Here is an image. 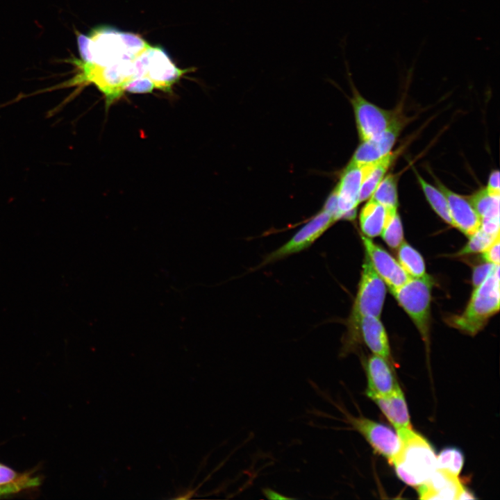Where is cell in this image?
I'll return each mask as SVG.
<instances>
[{
	"mask_svg": "<svg viewBox=\"0 0 500 500\" xmlns=\"http://www.w3.org/2000/svg\"><path fill=\"white\" fill-rule=\"evenodd\" d=\"M69 62L78 69V73L59 88L92 83L104 94L107 108L123 95L125 86L131 81L146 77L145 69L137 57L105 67L76 58Z\"/></svg>",
	"mask_w": 500,
	"mask_h": 500,
	"instance_id": "6da1fadb",
	"label": "cell"
},
{
	"mask_svg": "<svg viewBox=\"0 0 500 500\" xmlns=\"http://www.w3.org/2000/svg\"><path fill=\"white\" fill-rule=\"evenodd\" d=\"M396 430L400 448L390 464L403 482L417 487L426 482L437 469L434 449L426 438L412 428Z\"/></svg>",
	"mask_w": 500,
	"mask_h": 500,
	"instance_id": "7a4b0ae2",
	"label": "cell"
},
{
	"mask_svg": "<svg viewBox=\"0 0 500 500\" xmlns=\"http://www.w3.org/2000/svg\"><path fill=\"white\" fill-rule=\"evenodd\" d=\"M499 301V265H496L487 278L474 288L465 309L460 315L447 317L446 322L464 333L474 335L498 312Z\"/></svg>",
	"mask_w": 500,
	"mask_h": 500,
	"instance_id": "3957f363",
	"label": "cell"
},
{
	"mask_svg": "<svg viewBox=\"0 0 500 500\" xmlns=\"http://www.w3.org/2000/svg\"><path fill=\"white\" fill-rule=\"evenodd\" d=\"M77 44L81 60L99 67L136 58L141 52L132 49L128 33L101 27L88 35L78 34Z\"/></svg>",
	"mask_w": 500,
	"mask_h": 500,
	"instance_id": "277c9868",
	"label": "cell"
},
{
	"mask_svg": "<svg viewBox=\"0 0 500 500\" xmlns=\"http://www.w3.org/2000/svg\"><path fill=\"white\" fill-rule=\"evenodd\" d=\"M433 278L426 274L410 278L390 292L415 324L426 344L429 342L431 291Z\"/></svg>",
	"mask_w": 500,
	"mask_h": 500,
	"instance_id": "5b68a950",
	"label": "cell"
},
{
	"mask_svg": "<svg viewBox=\"0 0 500 500\" xmlns=\"http://www.w3.org/2000/svg\"><path fill=\"white\" fill-rule=\"evenodd\" d=\"M385 294L386 285L375 272L365 254L358 289L350 316L351 332L362 317L372 315L380 318Z\"/></svg>",
	"mask_w": 500,
	"mask_h": 500,
	"instance_id": "8992f818",
	"label": "cell"
},
{
	"mask_svg": "<svg viewBox=\"0 0 500 500\" xmlns=\"http://www.w3.org/2000/svg\"><path fill=\"white\" fill-rule=\"evenodd\" d=\"M344 61L353 92L351 102L358 135L361 141L367 140L388 129L398 118L394 112L383 109L361 96L351 81L348 62Z\"/></svg>",
	"mask_w": 500,
	"mask_h": 500,
	"instance_id": "52a82bcc",
	"label": "cell"
},
{
	"mask_svg": "<svg viewBox=\"0 0 500 500\" xmlns=\"http://www.w3.org/2000/svg\"><path fill=\"white\" fill-rule=\"evenodd\" d=\"M372 165V163L359 165L350 161L342 172L338 185L335 188L338 198L339 219H355L356 208L360 203L362 183Z\"/></svg>",
	"mask_w": 500,
	"mask_h": 500,
	"instance_id": "ba28073f",
	"label": "cell"
},
{
	"mask_svg": "<svg viewBox=\"0 0 500 500\" xmlns=\"http://www.w3.org/2000/svg\"><path fill=\"white\" fill-rule=\"evenodd\" d=\"M335 222L332 215L322 209L290 240L268 255L264 263L276 261L308 248Z\"/></svg>",
	"mask_w": 500,
	"mask_h": 500,
	"instance_id": "9c48e42d",
	"label": "cell"
},
{
	"mask_svg": "<svg viewBox=\"0 0 500 500\" xmlns=\"http://www.w3.org/2000/svg\"><path fill=\"white\" fill-rule=\"evenodd\" d=\"M348 422L358 431L380 455L390 463L400 448V440L397 433L388 426L369 419L347 416Z\"/></svg>",
	"mask_w": 500,
	"mask_h": 500,
	"instance_id": "30bf717a",
	"label": "cell"
},
{
	"mask_svg": "<svg viewBox=\"0 0 500 500\" xmlns=\"http://www.w3.org/2000/svg\"><path fill=\"white\" fill-rule=\"evenodd\" d=\"M365 254L375 272L392 291L406 283L411 277L399 262L388 252L374 243L369 238L361 236Z\"/></svg>",
	"mask_w": 500,
	"mask_h": 500,
	"instance_id": "8fae6325",
	"label": "cell"
},
{
	"mask_svg": "<svg viewBox=\"0 0 500 500\" xmlns=\"http://www.w3.org/2000/svg\"><path fill=\"white\" fill-rule=\"evenodd\" d=\"M402 126V122L398 119L379 135L362 141L355 151L351 161L359 165H364L376 162L386 156L391 152Z\"/></svg>",
	"mask_w": 500,
	"mask_h": 500,
	"instance_id": "7c38bea8",
	"label": "cell"
},
{
	"mask_svg": "<svg viewBox=\"0 0 500 500\" xmlns=\"http://www.w3.org/2000/svg\"><path fill=\"white\" fill-rule=\"evenodd\" d=\"M367 378L366 394L370 399L388 396L401 388L389 360L376 355L368 358L365 363Z\"/></svg>",
	"mask_w": 500,
	"mask_h": 500,
	"instance_id": "4fadbf2b",
	"label": "cell"
},
{
	"mask_svg": "<svg viewBox=\"0 0 500 500\" xmlns=\"http://www.w3.org/2000/svg\"><path fill=\"white\" fill-rule=\"evenodd\" d=\"M439 189L447 198L453 227L469 237L481 226V218L467 197L456 194L435 178Z\"/></svg>",
	"mask_w": 500,
	"mask_h": 500,
	"instance_id": "5bb4252c",
	"label": "cell"
},
{
	"mask_svg": "<svg viewBox=\"0 0 500 500\" xmlns=\"http://www.w3.org/2000/svg\"><path fill=\"white\" fill-rule=\"evenodd\" d=\"M188 70L178 68L160 47L150 46L148 78L156 89L171 91L172 85Z\"/></svg>",
	"mask_w": 500,
	"mask_h": 500,
	"instance_id": "9a60e30c",
	"label": "cell"
},
{
	"mask_svg": "<svg viewBox=\"0 0 500 500\" xmlns=\"http://www.w3.org/2000/svg\"><path fill=\"white\" fill-rule=\"evenodd\" d=\"M351 333L354 337L360 335L373 354L390 361L391 356L388 338L379 317L372 315L361 317Z\"/></svg>",
	"mask_w": 500,
	"mask_h": 500,
	"instance_id": "2e32d148",
	"label": "cell"
},
{
	"mask_svg": "<svg viewBox=\"0 0 500 500\" xmlns=\"http://www.w3.org/2000/svg\"><path fill=\"white\" fill-rule=\"evenodd\" d=\"M458 476L436 469L430 478L417 487L422 499H457L462 487Z\"/></svg>",
	"mask_w": 500,
	"mask_h": 500,
	"instance_id": "e0dca14e",
	"label": "cell"
},
{
	"mask_svg": "<svg viewBox=\"0 0 500 500\" xmlns=\"http://www.w3.org/2000/svg\"><path fill=\"white\" fill-rule=\"evenodd\" d=\"M371 399L396 429L412 428L408 406L401 388L388 396L375 397Z\"/></svg>",
	"mask_w": 500,
	"mask_h": 500,
	"instance_id": "ac0fdd59",
	"label": "cell"
},
{
	"mask_svg": "<svg viewBox=\"0 0 500 500\" xmlns=\"http://www.w3.org/2000/svg\"><path fill=\"white\" fill-rule=\"evenodd\" d=\"M386 216V208L369 199L362 208L359 216L360 229L364 235L372 238L381 235Z\"/></svg>",
	"mask_w": 500,
	"mask_h": 500,
	"instance_id": "d6986e66",
	"label": "cell"
},
{
	"mask_svg": "<svg viewBox=\"0 0 500 500\" xmlns=\"http://www.w3.org/2000/svg\"><path fill=\"white\" fill-rule=\"evenodd\" d=\"M40 484L39 477L28 473H18L0 463V496L19 492Z\"/></svg>",
	"mask_w": 500,
	"mask_h": 500,
	"instance_id": "ffe728a7",
	"label": "cell"
},
{
	"mask_svg": "<svg viewBox=\"0 0 500 500\" xmlns=\"http://www.w3.org/2000/svg\"><path fill=\"white\" fill-rule=\"evenodd\" d=\"M396 155L390 152L380 160L373 162L367 173L360 188V203L368 200L384 178Z\"/></svg>",
	"mask_w": 500,
	"mask_h": 500,
	"instance_id": "44dd1931",
	"label": "cell"
},
{
	"mask_svg": "<svg viewBox=\"0 0 500 500\" xmlns=\"http://www.w3.org/2000/svg\"><path fill=\"white\" fill-rule=\"evenodd\" d=\"M398 248V262L411 278L426 274L424 260L417 250L404 240Z\"/></svg>",
	"mask_w": 500,
	"mask_h": 500,
	"instance_id": "7402d4cb",
	"label": "cell"
},
{
	"mask_svg": "<svg viewBox=\"0 0 500 500\" xmlns=\"http://www.w3.org/2000/svg\"><path fill=\"white\" fill-rule=\"evenodd\" d=\"M417 178L429 204L437 215L446 223L453 226L448 202L442 192L426 182L416 173Z\"/></svg>",
	"mask_w": 500,
	"mask_h": 500,
	"instance_id": "603a6c76",
	"label": "cell"
},
{
	"mask_svg": "<svg viewBox=\"0 0 500 500\" xmlns=\"http://www.w3.org/2000/svg\"><path fill=\"white\" fill-rule=\"evenodd\" d=\"M369 199L383 206L387 210H397L398 193L396 175L390 174L384 176Z\"/></svg>",
	"mask_w": 500,
	"mask_h": 500,
	"instance_id": "cb8c5ba5",
	"label": "cell"
},
{
	"mask_svg": "<svg viewBox=\"0 0 500 500\" xmlns=\"http://www.w3.org/2000/svg\"><path fill=\"white\" fill-rule=\"evenodd\" d=\"M499 197L490 194L485 188L477 191L469 199L481 220L499 219Z\"/></svg>",
	"mask_w": 500,
	"mask_h": 500,
	"instance_id": "d4e9b609",
	"label": "cell"
},
{
	"mask_svg": "<svg viewBox=\"0 0 500 500\" xmlns=\"http://www.w3.org/2000/svg\"><path fill=\"white\" fill-rule=\"evenodd\" d=\"M381 235L385 242L392 249L398 248L403 242V226L397 210H387L386 219Z\"/></svg>",
	"mask_w": 500,
	"mask_h": 500,
	"instance_id": "484cf974",
	"label": "cell"
},
{
	"mask_svg": "<svg viewBox=\"0 0 500 500\" xmlns=\"http://www.w3.org/2000/svg\"><path fill=\"white\" fill-rule=\"evenodd\" d=\"M436 463L437 469L458 476L464 464V455L456 447H447L436 456Z\"/></svg>",
	"mask_w": 500,
	"mask_h": 500,
	"instance_id": "4316f807",
	"label": "cell"
},
{
	"mask_svg": "<svg viewBox=\"0 0 500 500\" xmlns=\"http://www.w3.org/2000/svg\"><path fill=\"white\" fill-rule=\"evenodd\" d=\"M499 235H490L481 228L470 235L469 241L457 253V256L483 253Z\"/></svg>",
	"mask_w": 500,
	"mask_h": 500,
	"instance_id": "83f0119b",
	"label": "cell"
},
{
	"mask_svg": "<svg viewBox=\"0 0 500 500\" xmlns=\"http://www.w3.org/2000/svg\"><path fill=\"white\" fill-rule=\"evenodd\" d=\"M156 89L153 83L147 77L135 78L124 88V92L132 93H147Z\"/></svg>",
	"mask_w": 500,
	"mask_h": 500,
	"instance_id": "f1b7e54d",
	"label": "cell"
},
{
	"mask_svg": "<svg viewBox=\"0 0 500 500\" xmlns=\"http://www.w3.org/2000/svg\"><path fill=\"white\" fill-rule=\"evenodd\" d=\"M495 266V265L487 262L475 266L472 273L473 288L481 284L491 274Z\"/></svg>",
	"mask_w": 500,
	"mask_h": 500,
	"instance_id": "f546056e",
	"label": "cell"
},
{
	"mask_svg": "<svg viewBox=\"0 0 500 500\" xmlns=\"http://www.w3.org/2000/svg\"><path fill=\"white\" fill-rule=\"evenodd\" d=\"M499 237H498L494 242L482 253V257L485 262L499 265Z\"/></svg>",
	"mask_w": 500,
	"mask_h": 500,
	"instance_id": "4dcf8cb0",
	"label": "cell"
},
{
	"mask_svg": "<svg viewBox=\"0 0 500 500\" xmlns=\"http://www.w3.org/2000/svg\"><path fill=\"white\" fill-rule=\"evenodd\" d=\"M323 210L328 212L335 219V221L339 219L338 209V198L335 189L331 192L328 197Z\"/></svg>",
	"mask_w": 500,
	"mask_h": 500,
	"instance_id": "1f68e13d",
	"label": "cell"
},
{
	"mask_svg": "<svg viewBox=\"0 0 500 500\" xmlns=\"http://www.w3.org/2000/svg\"><path fill=\"white\" fill-rule=\"evenodd\" d=\"M485 189L491 195L500 196L499 172L498 170H494L491 172Z\"/></svg>",
	"mask_w": 500,
	"mask_h": 500,
	"instance_id": "d6a6232c",
	"label": "cell"
},
{
	"mask_svg": "<svg viewBox=\"0 0 500 500\" xmlns=\"http://www.w3.org/2000/svg\"><path fill=\"white\" fill-rule=\"evenodd\" d=\"M473 499H476V497L474 496L472 492L469 491L467 488H466L464 485H462L458 495L457 500Z\"/></svg>",
	"mask_w": 500,
	"mask_h": 500,
	"instance_id": "836d02e7",
	"label": "cell"
},
{
	"mask_svg": "<svg viewBox=\"0 0 500 500\" xmlns=\"http://www.w3.org/2000/svg\"><path fill=\"white\" fill-rule=\"evenodd\" d=\"M263 492H264L265 495L268 499H290V498H288V497H284V496H283V495H281V494H278V493H277V492H274V491H273V490H270V489H269V488L265 489Z\"/></svg>",
	"mask_w": 500,
	"mask_h": 500,
	"instance_id": "e575fe53",
	"label": "cell"
}]
</instances>
